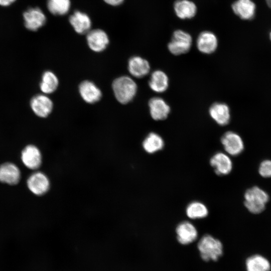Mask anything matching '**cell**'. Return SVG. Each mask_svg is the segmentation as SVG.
I'll return each mask as SVG.
<instances>
[{
	"instance_id": "cell-12",
	"label": "cell",
	"mask_w": 271,
	"mask_h": 271,
	"mask_svg": "<svg viewBox=\"0 0 271 271\" xmlns=\"http://www.w3.org/2000/svg\"><path fill=\"white\" fill-rule=\"evenodd\" d=\"M210 164L215 173L219 176L228 174L232 169V162L230 157L222 152L215 153L210 159Z\"/></svg>"
},
{
	"instance_id": "cell-18",
	"label": "cell",
	"mask_w": 271,
	"mask_h": 271,
	"mask_svg": "<svg viewBox=\"0 0 271 271\" xmlns=\"http://www.w3.org/2000/svg\"><path fill=\"white\" fill-rule=\"evenodd\" d=\"M173 8L177 17L182 20L193 18L197 12L196 5L190 0H176Z\"/></svg>"
},
{
	"instance_id": "cell-21",
	"label": "cell",
	"mask_w": 271,
	"mask_h": 271,
	"mask_svg": "<svg viewBox=\"0 0 271 271\" xmlns=\"http://www.w3.org/2000/svg\"><path fill=\"white\" fill-rule=\"evenodd\" d=\"M69 22L76 32L79 34L88 33L91 28V22L85 13L76 11L69 17Z\"/></svg>"
},
{
	"instance_id": "cell-24",
	"label": "cell",
	"mask_w": 271,
	"mask_h": 271,
	"mask_svg": "<svg viewBox=\"0 0 271 271\" xmlns=\"http://www.w3.org/2000/svg\"><path fill=\"white\" fill-rule=\"evenodd\" d=\"M246 267L247 271H269L270 264L265 257L256 254L246 259Z\"/></svg>"
},
{
	"instance_id": "cell-16",
	"label": "cell",
	"mask_w": 271,
	"mask_h": 271,
	"mask_svg": "<svg viewBox=\"0 0 271 271\" xmlns=\"http://www.w3.org/2000/svg\"><path fill=\"white\" fill-rule=\"evenodd\" d=\"M79 92L82 98L88 103L96 102L102 96L100 89L93 82L88 80L80 84Z\"/></svg>"
},
{
	"instance_id": "cell-30",
	"label": "cell",
	"mask_w": 271,
	"mask_h": 271,
	"mask_svg": "<svg viewBox=\"0 0 271 271\" xmlns=\"http://www.w3.org/2000/svg\"><path fill=\"white\" fill-rule=\"evenodd\" d=\"M16 0H0V5L2 6H8L13 3Z\"/></svg>"
},
{
	"instance_id": "cell-22",
	"label": "cell",
	"mask_w": 271,
	"mask_h": 271,
	"mask_svg": "<svg viewBox=\"0 0 271 271\" xmlns=\"http://www.w3.org/2000/svg\"><path fill=\"white\" fill-rule=\"evenodd\" d=\"M149 85L150 88L157 93L165 92L169 86V78L163 71H154L151 74Z\"/></svg>"
},
{
	"instance_id": "cell-20",
	"label": "cell",
	"mask_w": 271,
	"mask_h": 271,
	"mask_svg": "<svg viewBox=\"0 0 271 271\" xmlns=\"http://www.w3.org/2000/svg\"><path fill=\"white\" fill-rule=\"evenodd\" d=\"M209 112L212 119L220 125H226L230 121V109L225 103L220 102L213 103L210 106Z\"/></svg>"
},
{
	"instance_id": "cell-11",
	"label": "cell",
	"mask_w": 271,
	"mask_h": 271,
	"mask_svg": "<svg viewBox=\"0 0 271 271\" xmlns=\"http://www.w3.org/2000/svg\"><path fill=\"white\" fill-rule=\"evenodd\" d=\"M86 40L90 49L96 52L103 51L109 43L107 35L100 29L89 31L87 33Z\"/></svg>"
},
{
	"instance_id": "cell-31",
	"label": "cell",
	"mask_w": 271,
	"mask_h": 271,
	"mask_svg": "<svg viewBox=\"0 0 271 271\" xmlns=\"http://www.w3.org/2000/svg\"><path fill=\"white\" fill-rule=\"evenodd\" d=\"M269 39H270V40L271 41V31L269 33Z\"/></svg>"
},
{
	"instance_id": "cell-25",
	"label": "cell",
	"mask_w": 271,
	"mask_h": 271,
	"mask_svg": "<svg viewBox=\"0 0 271 271\" xmlns=\"http://www.w3.org/2000/svg\"><path fill=\"white\" fill-rule=\"evenodd\" d=\"M143 147L146 152L153 154L163 149L164 142L160 135L155 132H151L144 140Z\"/></svg>"
},
{
	"instance_id": "cell-4",
	"label": "cell",
	"mask_w": 271,
	"mask_h": 271,
	"mask_svg": "<svg viewBox=\"0 0 271 271\" xmlns=\"http://www.w3.org/2000/svg\"><path fill=\"white\" fill-rule=\"evenodd\" d=\"M192 44L191 35L182 30H175L168 44L169 51L174 55H180L189 51Z\"/></svg>"
},
{
	"instance_id": "cell-3",
	"label": "cell",
	"mask_w": 271,
	"mask_h": 271,
	"mask_svg": "<svg viewBox=\"0 0 271 271\" xmlns=\"http://www.w3.org/2000/svg\"><path fill=\"white\" fill-rule=\"evenodd\" d=\"M244 205L251 213H261L268 201V194L261 189L255 186L248 189L244 194Z\"/></svg>"
},
{
	"instance_id": "cell-26",
	"label": "cell",
	"mask_w": 271,
	"mask_h": 271,
	"mask_svg": "<svg viewBox=\"0 0 271 271\" xmlns=\"http://www.w3.org/2000/svg\"><path fill=\"white\" fill-rule=\"evenodd\" d=\"M186 213L190 219H201L208 215V210L203 203L199 201H193L188 205Z\"/></svg>"
},
{
	"instance_id": "cell-15",
	"label": "cell",
	"mask_w": 271,
	"mask_h": 271,
	"mask_svg": "<svg viewBox=\"0 0 271 271\" xmlns=\"http://www.w3.org/2000/svg\"><path fill=\"white\" fill-rule=\"evenodd\" d=\"M150 112L152 118L156 120L166 119L170 112V107L162 98L154 97L149 101Z\"/></svg>"
},
{
	"instance_id": "cell-8",
	"label": "cell",
	"mask_w": 271,
	"mask_h": 271,
	"mask_svg": "<svg viewBox=\"0 0 271 271\" xmlns=\"http://www.w3.org/2000/svg\"><path fill=\"white\" fill-rule=\"evenodd\" d=\"M21 160L28 168L35 170L39 168L42 163V155L40 150L35 145L26 146L21 152Z\"/></svg>"
},
{
	"instance_id": "cell-5",
	"label": "cell",
	"mask_w": 271,
	"mask_h": 271,
	"mask_svg": "<svg viewBox=\"0 0 271 271\" xmlns=\"http://www.w3.org/2000/svg\"><path fill=\"white\" fill-rule=\"evenodd\" d=\"M30 105L34 114L41 118L48 116L53 108L52 100L45 94H37L33 97Z\"/></svg>"
},
{
	"instance_id": "cell-7",
	"label": "cell",
	"mask_w": 271,
	"mask_h": 271,
	"mask_svg": "<svg viewBox=\"0 0 271 271\" xmlns=\"http://www.w3.org/2000/svg\"><path fill=\"white\" fill-rule=\"evenodd\" d=\"M27 184L30 191L38 196L46 193L50 187V182L48 177L40 172L32 174L27 180Z\"/></svg>"
},
{
	"instance_id": "cell-29",
	"label": "cell",
	"mask_w": 271,
	"mask_h": 271,
	"mask_svg": "<svg viewBox=\"0 0 271 271\" xmlns=\"http://www.w3.org/2000/svg\"><path fill=\"white\" fill-rule=\"evenodd\" d=\"M124 0H104L108 5L117 6L122 3Z\"/></svg>"
},
{
	"instance_id": "cell-17",
	"label": "cell",
	"mask_w": 271,
	"mask_h": 271,
	"mask_svg": "<svg viewBox=\"0 0 271 271\" xmlns=\"http://www.w3.org/2000/svg\"><path fill=\"white\" fill-rule=\"evenodd\" d=\"M20 170L15 164L6 163L0 166L1 182L9 185H15L20 181Z\"/></svg>"
},
{
	"instance_id": "cell-14",
	"label": "cell",
	"mask_w": 271,
	"mask_h": 271,
	"mask_svg": "<svg viewBox=\"0 0 271 271\" xmlns=\"http://www.w3.org/2000/svg\"><path fill=\"white\" fill-rule=\"evenodd\" d=\"M176 231L178 241L184 245L193 242L198 236V232L195 226L187 221L179 223L177 226Z\"/></svg>"
},
{
	"instance_id": "cell-19",
	"label": "cell",
	"mask_w": 271,
	"mask_h": 271,
	"mask_svg": "<svg viewBox=\"0 0 271 271\" xmlns=\"http://www.w3.org/2000/svg\"><path fill=\"white\" fill-rule=\"evenodd\" d=\"M128 70L133 77L142 78L146 76L150 71L149 62L141 57H132L128 61Z\"/></svg>"
},
{
	"instance_id": "cell-27",
	"label": "cell",
	"mask_w": 271,
	"mask_h": 271,
	"mask_svg": "<svg viewBox=\"0 0 271 271\" xmlns=\"http://www.w3.org/2000/svg\"><path fill=\"white\" fill-rule=\"evenodd\" d=\"M47 7L49 12L55 15H64L70 8V0H48Z\"/></svg>"
},
{
	"instance_id": "cell-10",
	"label": "cell",
	"mask_w": 271,
	"mask_h": 271,
	"mask_svg": "<svg viewBox=\"0 0 271 271\" xmlns=\"http://www.w3.org/2000/svg\"><path fill=\"white\" fill-rule=\"evenodd\" d=\"M198 50L201 53L210 54L215 51L218 46V39L212 32H201L196 40Z\"/></svg>"
},
{
	"instance_id": "cell-1",
	"label": "cell",
	"mask_w": 271,
	"mask_h": 271,
	"mask_svg": "<svg viewBox=\"0 0 271 271\" xmlns=\"http://www.w3.org/2000/svg\"><path fill=\"white\" fill-rule=\"evenodd\" d=\"M112 86L115 97L122 104L130 102L137 92V83L127 76L117 78L113 81Z\"/></svg>"
},
{
	"instance_id": "cell-2",
	"label": "cell",
	"mask_w": 271,
	"mask_h": 271,
	"mask_svg": "<svg viewBox=\"0 0 271 271\" xmlns=\"http://www.w3.org/2000/svg\"><path fill=\"white\" fill-rule=\"evenodd\" d=\"M198 248L202 258L205 261H216L223 253L221 241L209 234L204 235L200 239Z\"/></svg>"
},
{
	"instance_id": "cell-6",
	"label": "cell",
	"mask_w": 271,
	"mask_h": 271,
	"mask_svg": "<svg viewBox=\"0 0 271 271\" xmlns=\"http://www.w3.org/2000/svg\"><path fill=\"white\" fill-rule=\"evenodd\" d=\"M221 142L226 153L232 156L239 155L244 149L241 138L233 131L226 132L221 137Z\"/></svg>"
},
{
	"instance_id": "cell-28",
	"label": "cell",
	"mask_w": 271,
	"mask_h": 271,
	"mask_svg": "<svg viewBox=\"0 0 271 271\" xmlns=\"http://www.w3.org/2000/svg\"><path fill=\"white\" fill-rule=\"evenodd\" d=\"M259 173L263 177H271V161L265 160L261 162L259 167Z\"/></svg>"
},
{
	"instance_id": "cell-13",
	"label": "cell",
	"mask_w": 271,
	"mask_h": 271,
	"mask_svg": "<svg viewBox=\"0 0 271 271\" xmlns=\"http://www.w3.org/2000/svg\"><path fill=\"white\" fill-rule=\"evenodd\" d=\"M231 9L240 19L250 20L255 16L256 5L251 0H236L232 3Z\"/></svg>"
},
{
	"instance_id": "cell-23",
	"label": "cell",
	"mask_w": 271,
	"mask_h": 271,
	"mask_svg": "<svg viewBox=\"0 0 271 271\" xmlns=\"http://www.w3.org/2000/svg\"><path fill=\"white\" fill-rule=\"evenodd\" d=\"M59 81L57 76L51 71H45L40 83L41 91L45 94L53 93L57 88Z\"/></svg>"
},
{
	"instance_id": "cell-9",
	"label": "cell",
	"mask_w": 271,
	"mask_h": 271,
	"mask_svg": "<svg viewBox=\"0 0 271 271\" xmlns=\"http://www.w3.org/2000/svg\"><path fill=\"white\" fill-rule=\"evenodd\" d=\"M26 28L36 31L44 25L46 18L42 11L38 8H30L23 14Z\"/></svg>"
}]
</instances>
